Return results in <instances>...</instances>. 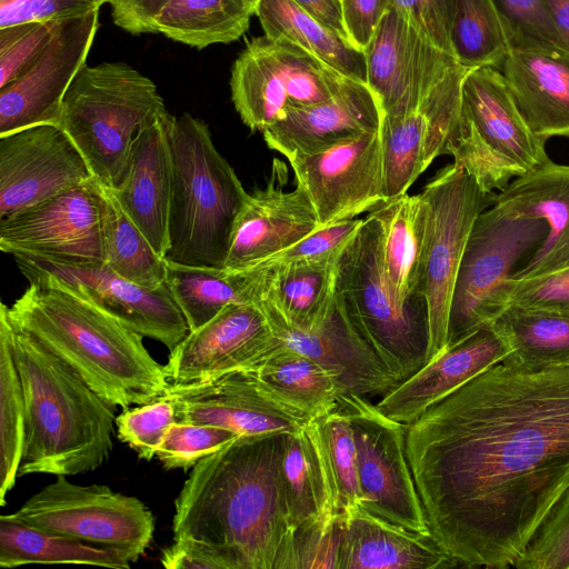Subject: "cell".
<instances>
[{"mask_svg":"<svg viewBox=\"0 0 569 569\" xmlns=\"http://www.w3.org/2000/svg\"><path fill=\"white\" fill-rule=\"evenodd\" d=\"M406 452L441 546L512 567L569 486V367L482 371L406 425Z\"/></svg>","mask_w":569,"mask_h":569,"instance_id":"cell-1","label":"cell"},{"mask_svg":"<svg viewBox=\"0 0 569 569\" xmlns=\"http://www.w3.org/2000/svg\"><path fill=\"white\" fill-rule=\"evenodd\" d=\"M284 437L239 436L199 460L174 500L173 541L210 569H274L290 533L280 472Z\"/></svg>","mask_w":569,"mask_h":569,"instance_id":"cell-2","label":"cell"},{"mask_svg":"<svg viewBox=\"0 0 569 569\" xmlns=\"http://www.w3.org/2000/svg\"><path fill=\"white\" fill-rule=\"evenodd\" d=\"M21 273L29 287L10 307L1 303L13 327L73 368L114 408L163 396L169 387L166 368L146 349L143 337L54 278Z\"/></svg>","mask_w":569,"mask_h":569,"instance_id":"cell-3","label":"cell"},{"mask_svg":"<svg viewBox=\"0 0 569 569\" xmlns=\"http://www.w3.org/2000/svg\"><path fill=\"white\" fill-rule=\"evenodd\" d=\"M20 377L26 430L19 477L76 476L96 470L112 451L114 407L58 356L11 325L0 308Z\"/></svg>","mask_w":569,"mask_h":569,"instance_id":"cell-4","label":"cell"},{"mask_svg":"<svg viewBox=\"0 0 569 569\" xmlns=\"http://www.w3.org/2000/svg\"><path fill=\"white\" fill-rule=\"evenodd\" d=\"M167 129L172 180L163 259L171 266L222 269L249 193L204 121L169 113Z\"/></svg>","mask_w":569,"mask_h":569,"instance_id":"cell-5","label":"cell"},{"mask_svg":"<svg viewBox=\"0 0 569 569\" xmlns=\"http://www.w3.org/2000/svg\"><path fill=\"white\" fill-rule=\"evenodd\" d=\"M167 112L153 81L128 63H86L64 93L58 126L93 178L114 189L139 134Z\"/></svg>","mask_w":569,"mask_h":569,"instance_id":"cell-6","label":"cell"},{"mask_svg":"<svg viewBox=\"0 0 569 569\" xmlns=\"http://www.w3.org/2000/svg\"><path fill=\"white\" fill-rule=\"evenodd\" d=\"M336 292L356 329L398 382L427 363L426 299L406 305L397 299L382 264L379 226L369 214L341 253Z\"/></svg>","mask_w":569,"mask_h":569,"instance_id":"cell-7","label":"cell"},{"mask_svg":"<svg viewBox=\"0 0 569 569\" xmlns=\"http://www.w3.org/2000/svg\"><path fill=\"white\" fill-rule=\"evenodd\" d=\"M547 139L529 128L502 72L469 69L461 87V111L446 154L465 169L486 193L549 162Z\"/></svg>","mask_w":569,"mask_h":569,"instance_id":"cell-8","label":"cell"},{"mask_svg":"<svg viewBox=\"0 0 569 569\" xmlns=\"http://www.w3.org/2000/svg\"><path fill=\"white\" fill-rule=\"evenodd\" d=\"M547 234L542 219L512 216L496 204L478 216L456 278L446 347L495 322L508 307V280Z\"/></svg>","mask_w":569,"mask_h":569,"instance_id":"cell-9","label":"cell"},{"mask_svg":"<svg viewBox=\"0 0 569 569\" xmlns=\"http://www.w3.org/2000/svg\"><path fill=\"white\" fill-rule=\"evenodd\" d=\"M348 79L302 48L264 34L251 39L236 59L231 100L242 122L263 132L290 108L327 100Z\"/></svg>","mask_w":569,"mask_h":569,"instance_id":"cell-10","label":"cell"},{"mask_svg":"<svg viewBox=\"0 0 569 569\" xmlns=\"http://www.w3.org/2000/svg\"><path fill=\"white\" fill-rule=\"evenodd\" d=\"M463 168L452 162L439 169L420 192L428 210V232L421 292L428 310L427 362L447 345L450 305L459 266L478 216L495 203Z\"/></svg>","mask_w":569,"mask_h":569,"instance_id":"cell-11","label":"cell"},{"mask_svg":"<svg viewBox=\"0 0 569 569\" xmlns=\"http://www.w3.org/2000/svg\"><path fill=\"white\" fill-rule=\"evenodd\" d=\"M8 516L39 529L121 548L138 557L154 531L152 512L138 498L106 485H76L66 476H57Z\"/></svg>","mask_w":569,"mask_h":569,"instance_id":"cell-12","label":"cell"},{"mask_svg":"<svg viewBox=\"0 0 569 569\" xmlns=\"http://www.w3.org/2000/svg\"><path fill=\"white\" fill-rule=\"evenodd\" d=\"M357 449L361 506L408 529L430 531L406 452V425L383 415L366 397L340 396Z\"/></svg>","mask_w":569,"mask_h":569,"instance_id":"cell-13","label":"cell"},{"mask_svg":"<svg viewBox=\"0 0 569 569\" xmlns=\"http://www.w3.org/2000/svg\"><path fill=\"white\" fill-rule=\"evenodd\" d=\"M13 258L20 271L54 278L131 331L161 342L170 351L190 332L166 282L148 289L119 276L104 262H67L30 256Z\"/></svg>","mask_w":569,"mask_h":569,"instance_id":"cell-14","label":"cell"},{"mask_svg":"<svg viewBox=\"0 0 569 569\" xmlns=\"http://www.w3.org/2000/svg\"><path fill=\"white\" fill-rule=\"evenodd\" d=\"M287 159L297 186L316 209L320 227L356 218L386 200L380 130Z\"/></svg>","mask_w":569,"mask_h":569,"instance_id":"cell-15","label":"cell"},{"mask_svg":"<svg viewBox=\"0 0 569 569\" xmlns=\"http://www.w3.org/2000/svg\"><path fill=\"white\" fill-rule=\"evenodd\" d=\"M0 249L67 262H104L94 178L0 219Z\"/></svg>","mask_w":569,"mask_h":569,"instance_id":"cell-16","label":"cell"},{"mask_svg":"<svg viewBox=\"0 0 569 569\" xmlns=\"http://www.w3.org/2000/svg\"><path fill=\"white\" fill-rule=\"evenodd\" d=\"M365 54L367 84L382 117L416 109L457 62L392 8L382 16Z\"/></svg>","mask_w":569,"mask_h":569,"instance_id":"cell-17","label":"cell"},{"mask_svg":"<svg viewBox=\"0 0 569 569\" xmlns=\"http://www.w3.org/2000/svg\"><path fill=\"white\" fill-rule=\"evenodd\" d=\"M92 178L84 157L58 124L0 136V219Z\"/></svg>","mask_w":569,"mask_h":569,"instance_id":"cell-18","label":"cell"},{"mask_svg":"<svg viewBox=\"0 0 569 569\" xmlns=\"http://www.w3.org/2000/svg\"><path fill=\"white\" fill-rule=\"evenodd\" d=\"M99 26V10L61 20L37 60L0 88V136L27 127L58 124L69 86L86 64Z\"/></svg>","mask_w":569,"mask_h":569,"instance_id":"cell-19","label":"cell"},{"mask_svg":"<svg viewBox=\"0 0 569 569\" xmlns=\"http://www.w3.org/2000/svg\"><path fill=\"white\" fill-rule=\"evenodd\" d=\"M281 343L259 302L230 305L170 351L164 365L169 385L251 370Z\"/></svg>","mask_w":569,"mask_h":569,"instance_id":"cell-20","label":"cell"},{"mask_svg":"<svg viewBox=\"0 0 569 569\" xmlns=\"http://www.w3.org/2000/svg\"><path fill=\"white\" fill-rule=\"evenodd\" d=\"M462 80L461 71L450 69L416 109L382 117L385 199L407 193L432 161L446 154L460 117Z\"/></svg>","mask_w":569,"mask_h":569,"instance_id":"cell-21","label":"cell"},{"mask_svg":"<svg viewBox=\"0 0 569 569\" xmlns=\"http://www.w3.org/2000/svg\"><path fill=\"white\" fill-rule=\"evenodd\" d=\"M163 396L172 402L177 422L218 426L239 436L292 433L310 421L279 402L250 370L199 383L169 385Z\"/></svg>","mask_w":569,"mask_h":569,"instance_id":"cell-22","label":"cell"},{"mask_svg":"<svg viewBox=\"0 0 569 569\" xmlns=\"http://www.w3.org/2000/svg\"><path fill=\"white\" fill-rule=\"evenodd\" d=\"M259 303L274 333L286 345L333 376L339 397H382L399 383L356 329L337 292L326 317L310 329L290 326L269 306Z\"/></svg>","mask_w":569,"mask_h":569,"instance_id":"cell-23","label":"cell"},{"mask_svg":"<svg viewBox=\"0 0 569 569\" xmlns=\"http://www.w3.org/2000/svg\"><path fill=\"white\" fill-rule=\"evenodd\" d=\"M287 168L274 159L262 189L248 194L233 224L222 269H250L321 228L307 192L286 191Z\"/></svg>","mask_w":569,"mask_h":569,"instance_id":"cell-24","label":"cell"},{"mask_svg":"<svg viewBox=\"0 0 569 569\" xmlns=\"http://www.w3.org/2000/svg\"><path fill=\"white\" fill-rule=\"evenodd\" d=\"M510 349L492 325L447 346L376 405L387 417L410 423L430 406L500 363Z\"/></svg>","mask_w":569,"mask_h":569,"instance_id":"cell-25","label":"cell"},{"mask_svg":"<svg viewBox=\"0 0 569 569\" xmlns=\"http://www.w3.org/2000/svg\"><path fill=\"white\" fill-rule=\"evenodd\" d=\"M382 111L367 83L348 79L330 98L290 108L262 134L267 146L289 158L366 131L380 130Z\"/></svg>","mask_w":569,"mask_h":569,"instance_id":"cell-26","label":"cell"},{"mask_svg":"<svg viewBox=\"0 0 569 569\" xmlns=\"http://www.w3.org/2000/svg\"><path fill=\"white\" fill-rule=\"evenodd\" d=\"M459 566L431 531L390 522L361 505L341 515L337 569H447Z\"/></svg>","mask_w":569,"mask_h":569,"instance_id":"cell-27","label":"cell"},{"mask_svg":"<svg viewBox=\"0 0 569 569\" xmlns=\"http://www.w3.org/2000/svg\"><path fill=\"white\" fill-rule=\"evenodd\" d=\"M493 204L512 216L542 219L548 227L542 244L511 279L569 267V164L550 160L516 178L496 193Z\"/></svg>","mask_w":569,"mask_h":569,"instance_id":"cell-28","label":"cell"},{"mask_svg":"<svg viewBox=\"0 0 569 569\" xmlns=\"http://www.w3.org/2000/svg\"><path fill=\"white\" fill-rule=\"evenodd\" d=\"M516 106L539 137H569V51L556 46L512 49L499 69Z\"/></svg>","mask_w":569,"mask_h":569,"instance_id":"cell-29","label":"cell"},{"mask_svg":"<svg viewBox=\"0 0 569 569\" xmlns=\"http://www.w3.org/2000/svg\"><path fill=\"white\" fill-rule=\"evenodd\" d=\"M167 112L133 143L118 186L119 202L163 258L168 239L172 164Z\"/></svg>","mask_w":569,"mask_h":569,"instance_id":"cell-30","label":"cell"},{"mask_svg":"<svg viewBox=\"0 0 569 569\" xmlns=\"http://www.w3.org/2000/svg\"><path fill=\"white\" fill-rule=\"evenodd\" d=\"M343 249L309 260L250 269L256 274L258 301L269 306L290 326L312 328L326 317L335 301Z\"/></svg>","mask_w":569,"mask_h":569,"instance_id":"cell-31","label":"cell"},{"mask_svg":"<svg viewBox=\"0 0 569 569\" xmlns=\"http://www.w3.org/2000/svg\"><path fill=\"white\" fill-rule=\"evenodd\" d=\"M368 214L379 226L381 259L392 292L403 305L422 297L428 210L421 194L388 198Z\"/></svg>","mask_w":569,"mask_h":569,"instance_id":"cell-32","label":"cell"},{"mask_svg":"<svg viewBox=\"0 0 569 569\" xmlns=\"http://www.w3.org/2000/svg\"><path fill=\"white\" fill-rule=\"evenodd\" d=\"M139 559L134 553L111 546L97 545L61 533L39 529L0 517V567L30 563H74L128 569Z\"/></svg>","mask_w":569,"mask_h":569,"instance_id":"cell-33","label":"cell"},{"mask_svg":"<svg viewBox=\"0 0 569 569\" xmlns=\"http://www.w3.org/2000/svg\"><path fill=\"white\" fill-rule=\"evenodd\" d=\"M250 371L279 402L309 420L338 408L333 376L283 341Z\"/></svg>","mask_w":569,"mask_h":569,"instance_id":"cell-34","label":"cell"},{"mask_svg":"<svg viewBox=\"0 0 569 569\" xmlns=\"http://www.w3.org/2000/svg\"><path fill=\"white\" fill-rule=\"evenodd\" d=\"M254 14L267 37L289 41L345 77L367 83L365 51L320 24L292 0H260Z\"/></svg>","mask_w":569,"mask_h":569,"instance_id":"cell-35","label":"cell"},{"mask_svg":"<svg viewBox=\"0 0 569 569\" xmlns=\"http://www.w3.org/2000/svg\"><path fill=\"white\" fill-rule=\"evenodd\" d=\"M492 326L510 349L501 363L528 371L569 367V316L510 305Z\"/></svg>","mask_w":569,"mask_h":569,"instance_id":"cell-36","label":"cell"},{"mask_svg":"<svg viewBox=\"0 0 569 569\" xmlns=\"http://www.w3.org/2000/svg\"><path fill=\"white\" fill-rule=\"evenodd\" d=\"M250 0H166L153 19V33L198 49L238 40L254 14Z\"/></svg>","mask_w":569,"mask_h":569,"instance_id":"cell-37","label":"cell"},{"mask_svg":"<svg viewBox=\"0 0 569 569\" xmlns=\"http://www.w3.org/2000/svg\"><path fill=\"white\" fill-rule=\"evenodd\" d=\"M166 284L190 331L230 305L258 301L256 276L249 269L228 271L168 264Z\"/></svg>","mask_w":569,"mask_h":569,"instance_id":"cell-38","label":"cell"},{"mask_svg":"<svg viewBox=\"0 0 569 569\" xmlns=\"http://www.w3.org/2000/svg\"><path fill=\"white\" fill-rule=\"evenodd\" d=\"M104 263L119 276L148 289L166 282L168 264L129 217L114 190L97 179Z\"/></svg>","mask_w":569,"mask_h":569,"instance_id":"cell-39","label":"cell"},{"mask_svg":"<svg viewBox=\"0 0 569 569\" xmlns=\"http://www.w3.org/2000/svg\"><path fill=\"white\" fill-rule=\"evenodd\" d=\"M280 472L290 532L319 518L339 515L306 427L286 433Z\"/></svg>","mask_w":569,"mask_h":569,"instance_id":"cell-40","label":"cell"},{"mask_svg":"<svg viewBox=\"0 0 569 569\" xmlns=\"http://www.w3.org/2000/svg\"><path fill=\"white\" fill-rule=\"evenodd\" d=\"M306 429L316 447L338 513L361 505L357 449L347 413L338 406Z\"/></svg>","mask_w":569,"mask_h":569,"instance_id":"cell-41","label":"cell"},{"mask_svg":"<svg viewBox=\"0 0 569 569\" xmlns=\"http://www.w3.org/2000/svg\"><path fill=\"white\" fill-rule=\"evenodd\" d=\"M450 44L456 61L467 69H500L512 50L492 0H457Z\"/></svg>","mask_w":569,"mask_h":569,"instance_id":"cell-42","label":"cell"},{"mask_svg":"<svg viewBox=\"0 0 569 569\" xmlns=\"http://www.w3.org/2000/svg\"><path fill=\"white\" fill-rule=\"evenodd\" d=\"M26 409L20 377L9 340L0 329V505L13 488L21 463Z\"/></svg>","mask_w":569,"mask_h":569,"instance_id":"cell-43","label":"cell"},{"mask_svg":"<svg viewBox=\"0 0 569 569\" xmlns=\"http://www.w3.org/2000/svg\"><path fill=\"white\" fill-rule=\"evenodd\" d=\"M512 567L569 569V486L545 515Z\"/></svg>","mask_w":569,"mask_h":569,"instance_id":"cell-44","label":"cell"},{"mask_svg":"<svg viewBox=\"0 0 569 569\" xmlns=\"http://www.w3.org/2000/svg\"><path fill=\"white\" fill-rule=\"evenodd\" d=\"M238 437L236 432L218 426L176 421L167 430L156 458L164 469L188 470Z\"/></svg>","mask_w":569,"mask_h":569,"instance_id":"cell-45","label":"cell"},{"mask_svg":"<svg viewBox=\"0 0 569 569\" xmlns=\"http://www.w3.org/2000/svg\"><path fill=\"white\" fill-rule=\"evenodd\" d=\"M174 422V407L164 396L132 409H123L116 417L118 438L144 460L156 458L167 430Z\"/></svg>","mask_w":569,"mask_h":569,"instance_id":"cell-46","label":"cell"},{"mask_svg":"<svg viewBox=\"0 0 569 569\" xmlns=\"http://www.w3.org/2000/svg\"><path fill=\"white\" fill-rule=\"evenodd\" d=\"M492 2L507 29L512 49L529 46L563 48L546 0Z\"/></svg>","mask_w":569,"mask_h":569,"instance_id":"cell-47","label":"cell"},{"mask_svg":"<svg viewBox=\"0 0 569 569\" xmlns=\"http://www.w3.org/2000/svg\"><path fill=\"white\" fill-rule=\"evenodd\" d=\"M60 21L0 28V88L21 76L37 60Z\"/></svg>","mask_w":569,"mask_h":569,"instance_id":"cell-48","label":"cell"},{"mask_svg":"<svg viewBox=\"0 0 569 569\" xmlns=\"http://www.w3.org/2000/svg\"><path fill=\"white\" fill-rule=\"evenodd\" d=\"M508 306L569 316V267L527 279H509Z\"/></svg>","mask_w":569,"mask_h":569,"instance_id":"cell-49","label":"cell"},{"mask_svg":"<svg viewBox=\"0 0 569 569\" xmlns=\"http://www.w3.org/2000/svg\"><path fill=\"white\" fill-rule=\"evenodd\" d=\"M362 223L363 219L352 218L321 227L293 246L276 253L252 268L272 267L309 260L337 252L346 247L361 228Z\"/></svg>","mask_w":569,"mask_h":569,"instance_id":"cell-50","label":"cell"},{"mask_svg":"<svg viewBox=\"0 0 569 569\" xmlns=\"http://www.w3.org/2000/svg\"><path fill=\"white\" fill-rule=\"evenodd\" d=\"M106 0H0V28L60 21L99 10Z\"/></svg>","mask_w":569,"mask_h":569,"instance_id":"cell-51","label":"cell"},{"mask_svg":"<svg viewBox=\"0 0 569 569\" xmlns=\"http://www.w3.org/2000/svg\"><path fill=\"white\" fill-rule=\"evenodd\" d=\"M456 7L457 0H389L388 6L451 56L450 32Z\"/></svg>","mask_w":569,"mask_h":569,"instance_id":"cell-52","label":"cell"},{"mask_svg":"<svg viewBox=\"0 0 569 569\" xmlns=\"http://www.w3.org/2000/svg\"><path fill=\"white\" fill-rule=\"evenodd\" d=\"M388 6L389 0H342L346 29L356 47L365 51Z\"/></svg>","mask_w":569,"mask_h":569,"instance_id":"cell-53","label":"cell"},{"mask_svg":"<svg viewBox=\"0 0 569 569\" xmlns=\"http://www.w3.org/2000/svg\"><path fill=\"white\" fill-rule=\"evenodd\" d=\"M166 0H111L113 22L132 34L153 33V19Z\"/></svg>","mask_w":569,"mask_h":569,"instance_id":"cell-54","label":"cell"},{"mask_svg":"<svg viewBox=\"0 0 569 569\" xmlns=\"http://www.w3.org/2000/svg\"><path fill=\"white\" fill-rule=\"evenodd\" d=\"M320 24L349 40L345 24L342 0H292Z\"/></svg>","mask_w":569,"mask_h":569,"instance_id":"cell-55","label":"cell"},{"mask_svg":"<svg viewBox=\"0 0 569 569\" xmlns=\"http://www.w3.org/2000/svg\"><path fill=\"white\" fill-rule=\"evenodd\" d=\"M562 46L569 51V0H546Z\"/></svg>","mask_w":569,"mask_h":569,"instance_id":"cell-56","label":"cell"},{"mask_svg":"<svg viewBox=\"0 0 569 569\" xmlns=\"http://www.w3.org/2000/svg\"><path fill=\"white\" fill-rule=\"evenodd\" d=\"M260 0H250V2L254 6V8L257 7V4L259 3ZM256 11V10H254Z\"/></svg>","mask_w":569,"mask_h":569,"instance_id":"cell-57","label":"cell"},{"mask_svg":"<svg viewBox=\"0 0 569 569\" xmlns=\"http://www.w3.org/2000/svg\"><path fill=\"white\" fill-rule=\"evenodd\" d=\"M108 3H110L111 0H106Z\"/></svg>","mask_w":569,"mask_h":569,"instance_id":"cell-58","label":"cell"}]
</instances>
